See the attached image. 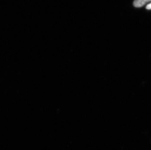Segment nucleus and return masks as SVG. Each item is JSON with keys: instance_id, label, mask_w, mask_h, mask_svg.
Wrapping results in <instances>:
<instances>
[{"instance_id": "1", "label": "nucleus", "mask_w": 151, "mask_h": 150, "mask_svg": "<svg viewBox=\"0 0 151 150\" xmlns=\"http://www.w3.org/2000/svg\"><path fill=\"white\" fill-rule=\"evenodd\" d=\"M150 1L151 0H134L133 4L134 7H140Z\"/></svg>"}, {"instance_id": "2", "label": "nucleus", "mask_w": 151, "mask_h": 150, "mask_svg": "<svg viewBox=\"0 0 151 150\" xmlns=\"http://www.w3.org/2000/svg\"><path fill=\"white\" fill-rule=\"evenodd\" d=\"M146 9H148V10H151V3H150L149 4H148L146 6Z\"/></svg>"}]
</instances>
